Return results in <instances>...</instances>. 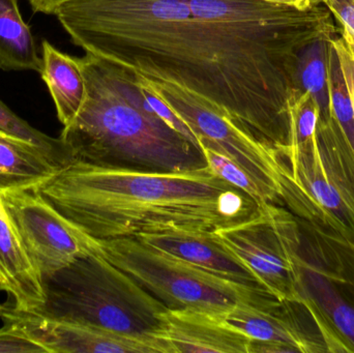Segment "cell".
<instances>
[{"mask_svg": "<svg viewBox=\"0 0 354 353\" xmlns=\"http://www.w3.org/2000/svg\"><path fill=\"white\" fill-rule=\"evenodd\" d=\"M31 191L97 240L216 231L249 219L259 207L208 166L157 172L75 161Z\"/></svg>", "mask_w": 354, "mask_h": 353, "instance_id": "1", "label": "cell"}, {"mask_svg": "<svg viewBox=\"0 0 354 353\" xmlns=\"http://www.w3.org/2000/svg\"><path fill=\"white\" fill-rule=\"evenodd\" d=\"M78 59L86 95L60 135L75 161L157 172L207 166L200 145L153 111L137 73L93 54Z\"/></svg>", "mask_w": 354, "mask_h": 353, "instance_id": "2", "label": "cell"}, {"mask_svg": "<svg viewBox=\"0 0 354 353\" xmlns=\"http://www.w3.org/2000/svg\"><path fill=\"white\" fill-rule=\"evenodd\" d=\"M45 303L35 312L56 321L158 342L165 306L101 253L81 257L41 279Z\"/></svg>", "mask_w": 354, "mask_h": 353, "instance_id": "3", "label": "cell"}, {"mask_svg": "<svg viewBox=\"0 0 354 353\" xmlns=\"http://www.w3.org/2000/svg\"><path fill=\"white\" fill-rule=\"evenodd\" d=\"M281 201L293 215L354 246V153L334 117L315 135L277 151Z\"/></svg>", "mask_w": 354, "mask_h": 353, "instance_id": "4", "label": "cell"}, {"mask_svg": "<svg viewBox=\"0 0 354 353\" xmlns=\"http://www.w3.org/2000/svg\"><path fill=\"white\" fill-rule=\"evenodd\" d=\"M100 253L134 278L167 309L225 315L239 304L277 300L259 286L247 285L200 269L137 238L99 240Z\"/></svg>", "mask_w": 354, "mask_h": 353, "instance_id": "5", "label": "cell"}, {"mask_svg": "<svg viewBox=\"0 0 354 353\" xmlns=\"http://www.w3.org/2000/svg\"><path fill=\"white\" fill-rule=\"evenodd\" d=\"M214 232L260 287L281 302L299 304L303 242L292 213L266 203L249 219Z\"/></svg>", "mask_w": 354, "mask_h": 353, "instance_id": "6", "label": "cell"}, {"mask_svg": "<svg viewBox=\"0 0 354 353\" xmlns=\"http://www.w3.org/2000/svg\"><path fill=\"white\" fill-rule=\"evenodd\" d=\"M141 80L159 95L187 124L199 143L232 160L260 184L282 193V161L276 149L248 134L214 104L174 83L161 79Z\"/></svg>", "mask_w": 354, "mask_h": 353, "instance_id": "7", "label": "cell"}, {"mask_svg": "<svg viewBox=\"0 0 354 353\" xmlns=\"http://www.w3.org/2000/svg\"><path fill=\"white\" fill-rule=\"evenodd\" d=\"M0 202L41 279L76 259L100 253L99 240L32 191H6L0 194Z\"/></svg>", "mask_w": 354, "mask_h": 353, "instance_id": "8", "label": "cell"}, {"mask_svg": "<svg viewBox=\"0 0 354 353\" xmlns=\"http://www.w3.org/2000/svg\"><path fill=\"white\" fill-rule=\"evenodd\" d=\"M0 319L3 325L44 346L49 353H168L158 342L48 318L19 308L10 298L0 304Z\"/></svg>", "mask_w": 354, "mask_h": 353, "instance_id": "9", "label": "cell"}, {"mask_svg": "<svg viewBox=\"0 0 354 353\" xmlns=\"http://www.w3.org/2000/svg\"><path fill=\"white\" fill-rule=\"evenodd\" d=\"M299 305L319 334L326 352L354 353V307L336 287L332 274L303 256Z\"/></svg>", "mask_w": 354, "mask_h": 353, "instance_id": "10", "label": "cell"}, {"mask_svg": "<svg viewBox=\"0 0 354 353\" xmlns=\"http://www.w3.org/2000/svg\"><path fill=\"white\" fill-rule=\"evenodd\" d=\"M160 339L172 353H249L250 337L225 317L192 310L167 309Z\"/></svg>", "mask_w": 354, "mask_h": 353, "instance_id": "11", "label": "cell"}, {"mask_svg": "<svg viewBox=\"0 0 354 353\" xmlns=\"http://www.w3.org/2000/svg\"><path fill=\"white\" fill-rule=\"evenodd\" d=\"M299 304L274 300L264 305L239 304L225 315L250 339L290 346L295 352H326L322 338L310 331L297 312Z\"/></svg>", "mask_w": 354, "mask_h": 353, "instance_id": "12", "label": "cell"}, {"mask_svg": "<svg viewBox=\"0 0 354 353\" xmlns=\"http://www.w3.org/2000/svg\"><path fill=\"white\" fill-rule=\"evenodd\" d=\"M137 238L221 277L247 285L259 286L253 274L216 238L214 231L169 230L142 234Z\"/></svg>", "mask_w": 354, "mask_h": 353, "instance_id": "13", "label": "cell"}, {"mask_svg": "<svg viewBox=\"0 0 354 353\" xmlns=\"http://www.w3.org/2000/svg\"><path fill=\"white\" fill-rule=\"evenodd\" d=\"M0 292L19 308L35 311L45 303L39 273L0 202Z\"/></svg>", "mask_w": 354, "mask_h": 353, "instance_id": "14", "label": "cell"}, {"mask_svg": "<svg viewBox=\"0 0 354 353\" xmlns=\"http://www.w3.org/2000/svg\"><path fill=\"white\" fill-rule=\"evenodd\" d=\"M58 170L39 147L0 130V194L6 191H31Z\"/></svg>", "mask_w": 354, "mask_h": 353, "instance_id": "15", "label": "cell"}, {"mask_svg": "<svg viewBox=\"0 0 354 353\" xmlns=\"http://www.w3.org/2000/svg\"><path fill=\"white\" fill-rule=\"evenodd\" d=\"M41 78L51 93L58 120L64 126H68L80 111L86 95L80 62L78 58L62 53L47 41L41 43Z\"/></svg>", "mask_w": 354, "mask_h": 353, "instance_id": "16", "label": "cell"}, {"mask_svg": "<svg viewBox=\"0 0 354 353\" xmlns=\"http://www.w3.org/2000/svg\"><path fill=\"white\" fill-rule=\"evenodd\" d=\"M0 68L35 70L41 74L43 58L17 0H0Z\"/></svg>", "mask_w": 354, "mask_h": 353, "instance_id": "17", "label": "cell"}, {"mask_svg": "<svg viewBox=\"0 0 354 353\" xmlns=\"http://www.w3.org/2000/svg\"><path fill=\"white\" fill-rule=\"evenodd\" d=\"M332 39H322L306 46L297 58L295 89L297 97L308 93L319 108L320 120L332 118L328 57Z\"/></svg>", "mask_w": 354, "mask_h": 353, "instance_id": "18", "label": "cell"}, {"mask_svg": "<svg viewBox=\"0 0 354 353\" xmlns=\"http://www.w3.org/2000/svg\"><path fill=\"white\" fill-rule=\"evenodd\" d=\"M0 130L39 147L59 169L75 162L70 147L62 138H52L27 124L0 99Z\"/></svg>", "mask_w": 354, "mask_h": 353, "instance_id": "19", "label": "cell"}, {"mask_svg": "<svg viewBox=\"0 0 354 353\" xmlns=\"http://www.w3.org/2000/svg\"><path fill=\"white\" fill-rule=\"evenodd\" d=\"M333 41V39H332ZM330 112L354 153V102L336 48L330 41L328 57Z\"/></svg>", "mask_w": 354, "mask_h": 353, "instance_id": "20", "label": "cell"}, {"mask_svg": "<svg viewBox=\"0 0 354 353\" xmlns=\"http://www.w3.org/2000/svg\"><path fill=\"white\" fill-rule=\"evenodd\" d=\"M205 155L208 167L223 180L251 197L258 207L266 203H276L281 201L280 196L272 189L260 184L253 176L236 163L221 155L214 149L201 147Z\"/></svg>", "mask_w": 354, "mask_h": 353, "instance_id": "21", "label": "cell"}, {"mask_svg": "<svg viewBox=\"0 0 354 353\" xmlns=\"http://www.w3.org/2000/svg\"><path fill=\"white\" fill-rule=\"evenodd\" d=\"M320 111L311 95L303 93L295 99L290 112V141L304 142L315 135ZM288 144V145H289Z\"/></svg>", "mask_w": 354, "mask_h": 353, "instance_id": "22", "label": "cell"}, {"mask_svg": "<svg viewBox=\"0 0 354 353\" xmlns=\"http://www.w3.org/2000/svg\"><path fill=\"white\" fill-rule=\"evenodd\" d=\"M139 75V74H138ZM140 77V75H139ZM141 84H142L143 87V93H145V97H147V103L149 104L151 108H153V111L162 118V120H165L169 126H171L174 130H176L177 132L183 134V136L187 137L189 140L193 141V142L198 143V141L196 140L195 136H194L193 133L191 132L189 128H187V124L170 109L169 106L159 97V95H156L153 90H151L149 87H147L145 83L141 80Z\"/></svg>", "mask_w": 354, "mask_h": 353, "instance_id": "23", "label": "cell"}, {"mask_svg": "<svg viewBox=\"0 0 354 353\" xmlns=\"http://www.w3.org/2000/svg\"><path fill=\"white\" fill-rule=\"evenodd\" d=\"M0 353H49L44 346L35 343L12 327L0 329Z\"/></svg>", "mask_w": 354, "mask_h": 353, "instance_id": "24", "label": "cell"}, {"mask_svg": "<svg viewBox=\"0 0 354 353\" xmlns=\"http://www.w3.org/2000/svg\"><path fill=\"white\" fill-rule=\"evenodd\" d=\"M324 3L339 21L341 28L354 35V0H324Z\"/></svg>", "mask_w": 354, "mask_h": 353, "instance_id": "25", "label": "cell"}, {"mask_svg": "<svg viewBox=\"0 0 354 353\" xmlns=\"http://www.w3.org/2000/svg\"><path fill=\"white\" fill-rule=\"evenodd\" d=\"M332 43L334 47L336 48L337 52H338L341 64H342L343 70H344L345 78H346L347 84L351 88L354 102V60L347 51L346 45H345L341 35L333 39Z\"/></svg>", "mask_w": 354, "mask_h": 353, "instance_id": "26", "label": "cell"}, {"mask_svg": "<svg viewBox=\"0 0 354 353\" xmlns=\"http://www.w3.org/2000/svg\"><path fill=\"white\" fill-rule=\"evenodd\" d=\"M68 0H29L31 8L37 12L54 15L56 10Z\"/></svg>", "mask_w": 354, "mask_h": 353, "instance_id": "27", "label": "cell"}, {"mask_svg": "<svg viewBox=\"0 0 354 353\" xmlns=\"http://www.w3.org/2000/svg\"><path fill=\"white\" fill-rule=\"evenodd\" d=\"M266 1L287 4V6H295V8H301V10L311 8V6H316V4L324 3V0H266Z\"/></svg>", "mask_w": 354, "mask_h": 353, "instance_id": "28", "label": "cell"}, {"mask_svg": "<svg viewBox=\"0 0 354 353\" xmlns=\"http://www.w3.org/2000/svg\"></svg>", "mask_w": 354, "mask_h": 353, "instance_id": "29", "label": "cell"}]
</instances>
